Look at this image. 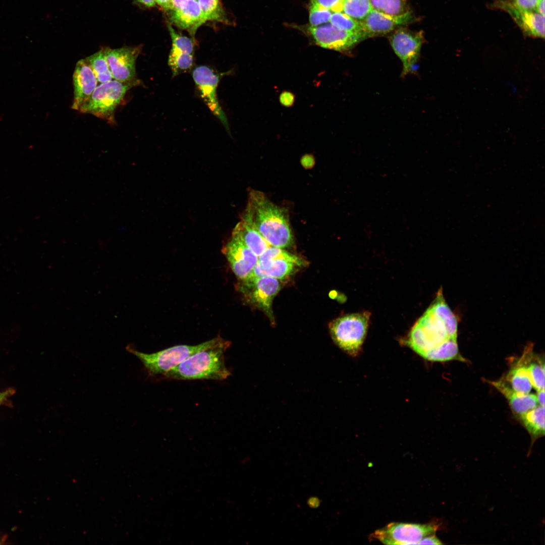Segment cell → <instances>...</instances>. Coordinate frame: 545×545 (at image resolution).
Listing matches in <instances>:
<instances>
[{
  "label": "cell",
  "instance_id": "obj_1",
  "mask_svg": "<svg viewBox=\"0 0 545 545\" xmlns=\"http://www.w3.org/2000/svg\"><path fill=\"white\" fill-rule=\"evenodd\" d=\"M242 219L251 223L271 246L284 249L293 243L287 210L260 191H250Z\"/></svg>",
  "mask_w": 545,
  "mask_h": 545
},
{
  "label": "cell",
  "instance_id": "obj_2",
  "mask_svg": "<svg viewBox=\"0 0 545 545\" xmlns=\"http://www.w3.org/2000/svg\"><path fill=\"white\" fill-rule=\"evenodd\" d=\"M231 342L199 351L187 358L164 376L179 380H222L231 374L227 367L224 353Z\"/></svg>",
  "mask_w": 545,
  "mask_h": 545
},
{
  "label": "cell",
  "instance_id": "obj_3",
  "mask_svg": "<svg viewBox=\"0 0 545 545\" xmlns=\"http://www.w3.org/2000/svg\"><path fill=\"white\" fill-rule=\"evenodd\" d=\"M228 341L219 336L198 345H176L149 354L141 352L131 345L126 347V350L141 362L149 375L164 376L192 355Z\"/></svg>",
  "mask_w": 545,
  "mask_h": 545
},
{
  "label": "cell",
  "instance_id": "obj_4",
  "mask_svg": "<svg viewBox=\"0 0 545 545\" xmlns=\"http://www.w3.org/2000/svg\"><path fill=\"white\" fill-rule=\"evenodd\" d=\"M141 84L139 79L126 82L113 79L100 83L83 103L79 111L91 114L114 124L115 110L123 100L127 92Z\"/></svg>",
  "mask_w": 545,
  "mask_h": 545
},
{
  "label": "cell",
  "instance_id": "obj_5",
  "mask_svg": "<svg viewBox=\"0 0 545 545\" xmlns=\"http://www.w3.org/2000/svg\"><path fill=\"white\" fill-rule=\"evenodd\" d=\"M370 317L368 312L344 315L333 320L329 326L335 343L348 354L355 356L365 339Z\"/></svg>",
  "mask_w": 545,
  "mask_h": 545
},
{
  "label": "cell",
  "instance_id": "obj_6",
  "mask_svg": "<svg viewBox=\"0 0 545 545\" xmlns=\"http://www.w3.org/2000/svg\"><path fill=\"white\" fill-rule=\"evenodd\" d=\"M449 339L444 323L429 307L412 327L407 342L423 357L428 352Z\"/></svg>",
  "mask_w": 545,
  "mask_h": 545
},
{
  "label": "cell",
  "instance_id": "obj_7",
  "mask_svg": "<svg viewBox=\"0 0 545 545\" xmlns=\"http://www.w3.org/2000/svg\"><path fill=\"white\" fill-rule=\"evenodd\" d=\"M305 263L303 259L295 254L282 248L270 246L258 256L256 265L247 279L268 277L278 280L285 279Z\"/></svg>",
  "mask_w": 545,
  "mask_h": 545
},
{
  "label": "cell",
  "instance_id": "obj_8",
  "mask_svg": "<svg viewBox=\"0 0 545 545\" xmlns=\"http://www.w3.org/2000/svg\"><path fill=\"white\" fill-rule=\"evenodd\" d=\"M440 526L436 521L426 524L391 522L372 533L369 538L385 544H416L435 533Z\"/></svg>",
  "mask_w": 545,
  "mask_h": 545
},
{
  "label": "cell",
  "instance_id": "obj_9",
  "mask_svg": "<svg viewBox=\"0 0 545 545\" xmlns=\"http://www.w3.org/2000/svg\"><path fill=\"white\" fill-rule=\"evenodd\" d=\"M229 72H218L205 65L196 67L192 72V77L200 97L228 132H230L228 121L219 103L217 88L221 78Z\"/></svg>",
  "mask_w": 545,
  "mask_h": 545
},
{
  "label": "cell",
  "instance_id": "obj_10",
  "mask_svg": "<svg viewBox=\"0 0 545 545\" xmlns=\"http://www.w3.org/2000/svg\"><path fill=\"white\" fill-rule=\"evenodd\" d=\"M315 43L319 46L339 51L348 50L366 39L361 32H354L338 28L330 23L306 28Z\"/></svg>",
  "mask_w": 545,
  "mask_h": 545
},
{
  "label": "cell",
  "instance_id": "obj_11",
  "mask_svg": "<svg viewBox=\"0 0 545 545\" xmlns=\"http://www.w3.org/2000/svg\"><path fill=\"white\" fill-rule=\"evenodd\" d=\"M423 39L422 32L406 28L396 30L389 37L391 45L403 64L401 76L404 77L413 71Z\"/></svg>",
  "mask_w": 545,
  "mask_h": 545
},
{
  "label": "cell",
  "instance_id": "obj_12",
  "mask_svg": "<svg viewBox=\"0 0 545 545\" xmlns=\"http://www.w3.org/2000/svg\"><path fill=\"white\" fill-rule=\"evenodd\" d=\"M239 287L247 298L273 319L272 300L280 289L279 280L268 277L248 278Z\"/></svg>",
  "mask_w": 545,
  "mask_h": 545
},
{
  "label": "cell",
  "instance_id": "obj_13",
  "mask_svg": "<svg viewBox=\"0 0 545 545\" xmlns=\"http://www.w3.org/2000/svg\"><path fill=\"white\" fill-rule=\"evenodd\" d=\"M102 49L114 80L126 82L138 79L136 61L141 51V45Z\"/></svg>",
  "mask_w": 545,
  "mask_h": 545
},
{
  "label": "cell",
  "instance_id": "obj_14",
  "mask_svg": "<svg viewBox=\"0 0 545 545\" xmlns=\"http://www.w3.org/2000/svg\"><path fill=\"white\" fill-rule=\"evenodd\" d=\"M235 276L240 281L247 279L256 265L258 257L237 238L232 236L222 249Z\"/></svg>",
  "mask_w": 545,
  "mask_h": 545
},
{
  "label": "cell",
  "instance_id": "obj_15",
  "mask_svg": "<svg viewBox=\"0 0 545 545\" xmlns=\"http://www.w3.org/2000/svg\"><path fill=\"white\" fill-rule=\"evenodd\" d=\"M493 7L508 13L525 35L544 38V16L536 11L519 9L508 0L497 1Z\"/></svg>",
  "mask_w": 545,
  "mask_h": 545
},
{
  "label": "cell",
  "instance_id": "obj_16",
  "mask_svg": "<svg viewBox=\"0 0 545 545\" xmlns=\"http://www.w3.org/2000/svg\"><path fill=\"white\" fill-rule=\"evenodd\" d=\"M74 99L72 108L79 111L98 85V81L85 59L76 63L73 75Z\"/></svg>",
  "mask_w": 545,
  "mask_h": 545
},
{
  "label": "cell",
  "instance_id": "obj_17",
  "mask_svg": "<svg viewBox=\"0 0 545 545\" xmlns=\"http://www.w3.org/2000/svg\"><path fill=\"white\" fill-rule=\"evenodd\" d=\"M360 21L362 31L367 38L386 34L399 26L411 22L407 19L390 17L373 9Z\"/></svg>",
  "mask_w": 545,
  "mask_h": 545
},
{
  "label": "cell",
  "instance_id": "obj_18",
  "mask_svg": "<svg viewBox=\"0 0 545 545\" xmlns=\"http://www.w3.org/2000/svg\"><path fill=\"white\" fill-rule=\"evenodd\" d=\"M170 11L171 22L188 31L192 37L197 29L206 21L197 0H188L181 9Z\"/></svg>",
  "mask_w": 545,
  "mask_h": 545
},
{
  "label": "cell",
  "instance_id": "obj_19",
  "mask_svg": "<svg viewBox=\"0 0 545 545\" xmlns=\"http://www.w3.org/2000/svg\"><path fill=\"white\" fill-rule=\"evenodd\" d=\"M488 382L504 396L512 411L518 417L538 405L535 395L518 393L502 380Z\"/></svg>",
  "mask_w": 545,
  "mask_h": 545
},
{
  "label": "cell",
  "instance_id": "obj_20",
  "mask_svg": "<svg viewBox=\"0 0 545 545\" xmlns=\"http://www.w3.org/2000/svg\"><path fill=\"white\" fill-rule=\"evenodd\" d=\"M232 236L242 241L258 257L271 246L251 223L243 219L235 227Z\"/></svg>",
  "mask_w": 545,
  "mask_h": 545
},
{
  "label": "cell",
  "instance_id": "obj_21",
  "mask_svg": "<svg viewBox=\"0 0 545 545\" xmlns=\"http://www.w3.org/2000/svg\"><path fill=\"white\" fill-rule=\"evenodd\" d=\"M372 9L390 17L412 22V12L408 0H370Z\"/></svg>",
  "mask_w": 545,
  "mask_h": 545
},
{
  "label": "cell",
  "instance_id": "obj_22",
  "mask_svg": "<svg viewBox=\"0 0 545 545\" xmlns=\"http://www.w3.org/2000/svg\"><path fill=\"white\" fill-rule=\"evenodd\" d=\"M430 307L444 323L449 337L457 339V320L445 302L442 290L439 291L434 302Z\"/></svg>",
  "mask_w": 545,
  "mask_h": 545
},
{
  "label": "cell",
  "instance_id": "obj_23",
  "mask_svg": "<svg viewBox=\"0 0 545 545\" xmlns=\"http://www.w3.org/2000/svg\"><path fill=\"white\" fill-rule=\"evenodd\" d=\"M519 417L532 441L544 435V406L538 405Z\"/></svg>",
  "mask_w": 545,
  "mask_h": 545
},
{
  "label": "cell",
  "instance_id": "obj_24",
  "mask_svg": "<svg viewBox=\"0 0 545 545\" xmlns=\"http://www.w3.org/2000/svg\"><path fill=\"white\" fill-rule=\"evenodd\" d=\"M432 361H465L460 355L457 339H449L428 352L423 357Z\"/></svg>",
  "mask_w": 545,
  "mask_h": 545
},
{
  "label": "cell",
  "instance_id": "obj_25",
  "mask_svg": "<svg viewBox=\"0 0 545 545\" xmlns=\"http://www.w3.org/2000/svg\"><path fill=\"white\" fill-rule=\"evenodd\" d=\"M194 62V54L172 46L168 58V65L173 77L189 71L193 67Z\"/></svg>",
  "mask_w": 545,
  "mask_h": 545
},
{
  "label": "cell",
  "instance_id": "obj_26",
  "mask_svg": "<svg viewBox=\"0 0 545 545\" xmlns=\"http://www.w3.org/2000/svg\"><path fill=\"white\" fill-rule=\"evenodd\" d=\"M506 379L510 387L518 393L529 394L532 388L526 365L519 364L512 368L507 374Z\"/></svg>",
  "mask_w": 545,
  "mask_h": 545
},
{
  "label": "cell",
  "instance_id": "obj_27",
  "mask_svg": "<svg viewBox=\"0 0 545 545\" xmlns=\"http://www.w3.org/2000/svg\"><path fill=\"white\" fill-rule=\"evenodd\" d=\"M85 59L90 66L98 82L100 83H105L114 79L102 48Z\"/></svg>",
  "mask_w": 545,
  "mask_h": 545
},
{
  "label": "cell",
  "instance_id": "obj_28",
  "mask_svg": "<svg viewBox=\"0 0 545 545\" xmlns=\"http://www.w3.org/2000/svg\"><path fill=\"white\" fill-rule=\"evenodd\" d=\"M372 10L370 0H343L342 12L353 19L361 21Z\"/></svg>",
  "mask_w": 545,
  "mask_h": 545
},
{
  "label": "cell",
  "instance_id": "obj_29",
  "mask_svg": "<svg viewBox=\"0 0 545 545\" xmlns=\"http://www.w3.org/2000/svg\"><path fill=\"white\" fill-rule=\"evenodd\" d=\"M206 21L228 24L229 20L220 0H197Z\"/></svg>",
  "mask_w": 545,
  "mask_h": 545
},
{
  "label": "cell",
  "instance_id": "obj_30",
  "mask_svg": "<svg viewBox=\"0 0 545 545\" xmlns=\"http://www.w3.org/2000/svg\"><path fill=\"white\" fill-rule=\"evenodd\" d=\"M329 23L342 30L363 33L360 21L353 19L342 12L333 13Z\"/></svg>",
  "mask_w": 545,
  "mask_h": 545
},
{
  "label": "cell",
  "instance_id": "obj_31",
  "mask_svg": "<svg viewBox=\"0 0 545 545\" xmlns=\"http://www.w3.org/2000/svg\"><path fill=\"white\" fill-rule=\"evenodd\" d=\"M308 8L310 25L318 26L329 22L333 12L320 6L316 0H310Z\"/></svg>",
  "mask_w": 545,
  "mask_h": 545
},
{
  "label": "cell",
  "instance_id": "obj_32",
  "mask_svg": "<svg viewBox=\"0 0 545 545\" xmlns=\"http://www.w3.org/2000/svg\"><path fill=\"white\" fill-rule=\"evenodd\" d=\"M526 366L532 387L537 391L544 390V364L531 363Z\"/></svg>",
  "mask_w": 545,
  "mask_h": 545
},
{
  "label": "cell",
  "instance_id": "obj_33",
  "mask_svg": "<svg viewBox=\"0 0 545 545\" xmlns=\"http://www.w3.org/2000/svg\"><path fill=\"white\" fill-rule=\"evenodd\" d=\"M168 28L172 41V46L186 52L194 54L195 43L193 39L177 33L169 24Z\"/></svg>",
  "mask_w": 545,
  "mask_h": 545
},
{
  "label": "cell",
  "instance_id": "obj_34",
  "mask_svg": "<svg viewBox=\"0 0 545 545\" xmlns=\"http://www.w3.org/2000/svg\"><path fill=\"white\" fill-rule=\"evenodd\" d=\"M515 7L526 11H536L541 0H508Z\"/></svg>",
  "mask_w": 545,
  "mask_h": 545
},
{
  "label": "cell",
  "instance_id": "obj_35",
  "mask_svg": "<svg viewBox=\"0 0 545 545\" xmlns=\"http://www.w3.org/2000/svg\"><path fill=\"white\" fill-rule=\"evenodd\" d=\"M320 6L334 12H340L342 10L343 0H316Z\"/></svg>",
  "mask_w": 545,
  "mask_h": 545
},
{
  "label": "cell",
  "instance_id": "obj_36",
  "mask_svg": "<svg viewBox=\"0 0 545 545\" xmlns=\"http://www.w3.org/2000/svg\"><path fill=\"white\" fill-rule=\"evenodd\" d=\"M279 100L282 105L286 107H290L293 105L295 101V96L293 93L290 91H283L280 95Z\"/></svg>",
  "mask_w": 545,
  "mask_h": 545
},
{
  "label": "cell",
  "instance_id": "obj_37",
  "mask_svg": "<svg viewBox=\"0 0 545 545\" xmlns=\"http://www.w3.org/2000/svg\"><path fill=\"white\" fill-rule=\"evenodd\" d=\"M418 544H443V543L436 536L435 533L428 535L423 538Z\"/></svg>",
  "mask_w": 545,
  "mask_h": 545
},
{
  "label": "cell",
  "instance_id": "obj_38",
  "mask_svg": "<svg viewBox=\"0 0 545 545\" xmlns=\"http://www.w3.org/2000/svg\"><path fill=\"white\" fill-rule=\"evenodd\" d=\"M188 1V0H172V9L170 11H177L181 9Z\"/></svg>",
  "mask_w": 545,
  "mask_h": 545
},
{
  "label": "cell",
  "instance_id": "obj_39",
  "mask_svg": "<svg viewBox=\"0 0 545 545\" xmlns=\"http://www.w3.org/2000/svg\"><path fill=\"white\" fill-rule=\"evenodd\" d=\"M155 2L161 8L167 11H170L172 9V0H155Z\"/></svg>",
  "mask_w": 545,
  "mask_h": 545
},
{
  "label": "cell",
  "instance_id": "obj_40",
  "mask_svg": "<svg viewBox=\"0 0 545 545\" xmlns=\"http://www.w3.org/2000/svg\"><path fill=\"white\" fill-rule=\"evenodd\" d=\"M14 393V391L12 389H9L5 392L0 393V404L4 402L9 396L12 395Z\"/></svg>",
  "mask_w": 545,
  "mask_h": 545
},
{
  "label": "cell",
  "instance_id": "obj_41",
  "mask_svg": "<svg viewBox=\"0 0 545 545\" xmlns=\"http://www.w3.org/2000/svg\"><path fill=\"white\" fill-rule=\"evenodd\" d=\"M537 400L539 405L544 406V390L537 391Z\"/></svg>",
  "mask_w": 545,
  "mask_h": 545
},
{
  "label": "cell",
  "instance_id": "obj_42",
  "mask_svg": "<svg viewBox=\"0 0 545 545\" xmlns=\"http://www.w3.org/2000/svg\"><path fill=\"white\" fill-rule=\"evenodd\" d=\"M137 2L147 8H151L155 6V0H136Z\"/></svg>",
  "mask_w": 545,
  "mask_h": 545
},
{
  "label": "cell",
  "instance_id": "obj_43",
  "mask_svg": "<svg viewBox=\"0 0 545 545\" xmlns=\"http://www.w3.org/2000/svg\"><path fill=\"white\" fill-rule=\"evenodd\" d=\"M536 11L544 16V0H541L537 6Z\"/></svg>",
  "mask_w": 545,
  "mask_h": 545
}]
</instances>
